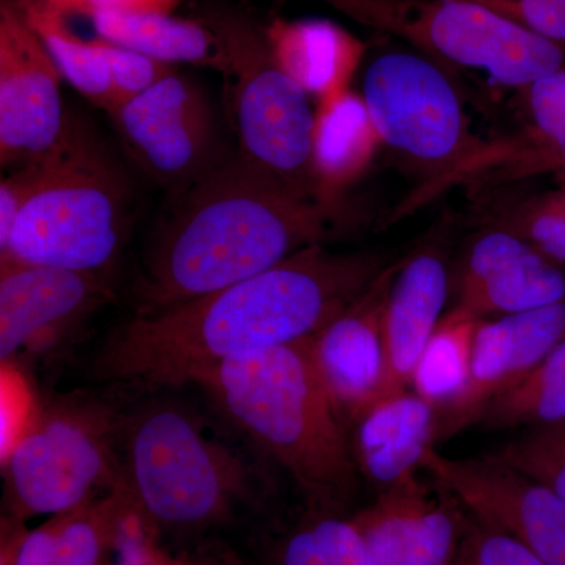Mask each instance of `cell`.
Here are the masks:
<instances>
[{
  "instance_id": "12",
  "label": "cell",
  "mask_w": 565,
  "mask_h": 565,
  "mask_svg": "<svg viewBox=\"0 0 565 565\" xmlns=\"http://www.w3.org/2000/svg\"><path fill=\"white\" fill-rule=\"evenodd\" d=\"M423 470L460 504L522 542L545 565H565V500L493 456L451 459L430 449Z\"/></svg>"
},
{
  "instance_id": "37",
  "label": "cell",
  "mask_w": 565,
  "mask_h": 565,
  "mask_svg": "<svg viewBox=\"0 0 565 565\" xmlns=\"http://www.w3.org/2000/svg\"><path fill=\"white\" fill-rule=\"evenodd\" d=\"M156 534L143 522L136 523L126 535L121 548L120 565H180V559H172L152 542Z\"/></svg>"
},
{
  "instance_id": "24",
  "label": "cell",
  "mask_w": 565,
  "mask_h": 565,
  "mask_svg": "<svg viewBox=\"0 0 565 565\" xmlns=\"http://www.w3.org/2000/svg\"><path fill=\"white\" fill-rule=\"evenodd\" d=\"M565 302V263L533 248L503 273L456 297L455 308L473 318L525 313Z\"/></svg>"
},
{
  "instance_id": "33",
  "label": "cell",
  "mask_w": 565,
  "mask_h": 565,
  "mask_svg": "<svg viewBox=\"0 0 565 565\" xmlns=\"http://www.w3.org/2000/svg\"><path fill=\"white\" fill-rule=\"evenodd\" d=\"M102 46L107 68H109L111 90H114L115 106L111 110L132 102L141 93L150 90L152 85L177 70L174 66L163 65L161 62L152 61L139 52L126 50L110 41L102 39Z\"/></svg>"
},
{
  "instance_id": "11",
  "label": "cell",
  "mask_w": 565,
  "mask_h": 565,
  "mask_svg": "<svg viewBox=\"0 0 565 565\" xmlns=\"http://www.w3.org/2000/svg\"><path fill=\"white\" fill-rule=\"evenodd\" d=\"M63 76L17 0H0V166L21 169L62 147L73 120Z\"/></svg>"
},
{
  "instance_id": "2",
  "label": "cell",
  "mask_w": 565,
  "mask_h": 565,
  "mask_svg": "<svg viewBox=\"0 0 565 565\" xmlns=\"http://www.w3.org/2000/svg\"><path fill=\"white\" fill-rule=\"evenodd\" d=\"M337 210L303 200L253 170L223 159L182 193L151 245L136 313L159 310L247 280L322 244Z\"/></svg>"
},
{
  "instance_id": "19",
  "label": "cell",
  "mask_w": 565,
  "mask_h": 565,
  "mask_svg": "<svg viewBox=\"0 0 565 565\" xmlns=\"http://www.w3.org/2000/svg\"><path fill=\"white\" fill-rule=\"evenodd\" d=\"M137 515L126 489L115 490L14 535L2 565H107Z\"/></svg>"
},
{
  "instance_id": "23",
  "label": "cell",
  "mask_w": 565,
  "mask_h": 565,
  "mask_svg": "<svg viewBox=\"0 0 565 565\" xmlns=\"http://www.w3.org/2000/svg\"><path fill=\"white\" fill-rule=\"evenodd\" d=\"M17 3L51 52L63 79L93 106L109 114L115 98L102 39H82L71 25L74 17L63 7L62 0H17Z\"/></svg>"
},
{
  "instance_id": "5",
  "label": "cell",
  "mask_w": 565,
  "mask_h": 565,
  "mask_svg": "<svg viewBox=\"0 0 565 565\" xmlns=\"http://www.w3.org/2000/svg\"><path fill=\"white\" fill-rule=\"evenodd\" d=\"M129 200L120 169L73 121L0 247V263L109 273L128 239Z\"/></svg>"
},
{
  "instance_id": "14",
  "label": "cell",
  "mask_w": 565,
  "mask_h": 565,
  "mask_svg": "<svg viewBox=\"0 0 565 565\" xmlns=\"http://www.w3.org/2000/svg\"><path fill=\"white\" fill-rule=\"evenodd\" d=\"M349 519L381 565H452L467 511L435 479L416 473Z\"/></svg>"
},
{
  "instance_id": "18",
  "label": "cell",
  "mask_w": 565,
  "mask_h": 565,
  "mask_svg": "<svg viewBox=\"0 0 565 565\" xmlns=\"http://www.w3.org/2000/svg\"><path fill=\"white\" fill-rule=\"evenodd\" d=\"M352 430L360 475L381 493L423 470L438 441V412L411 388L375 401Z\"/></svg>"
},
{
  "instance_id": "31",
  "label": "cell",
  "mask_w": 565,
  "mask_h": 565,
  "mask_svg": "<svg viewBox=\"0 0 565 565\" xmlns=\"http://www.w3.org/2000/svg\"><path fill=\"white\" fill-rule=\"evenodd\" d=\"M534 245L503 226L487 225L465 252L455 277L456 296L471 291L503 273L516 259L533 250Z\"/></svg>"
},
{
  "instance_id": "8",
  "label": "cell",
  "mask_w": 565,
  "mask_h": 565,
  "mask_svg": "<svg viewBox=\"0 0 565 565\" xmlns=\"http://www.w3.org/2000/svg\"><path fill=\"white\" fill-rule=\"evenodd\" d=\"M363 99L382 143L427 174L422 204L435 188L471 173L492 145L473 136L455 81L422 52L390 50L367 66Z\"/></svg>"
},
{
  "instance_id": "29",
  "label": "cell",
  "mask_w": 565,
  "mask_h": 565,
  "mask_svg": "<svg viewBox=\"0 0 565 565\" xmlns=\"http://www.w3.org/2000/svg\"><path fill=\"white\" fill-rule=\"evenodd\" d=\"M489 455L565 500V419L526 427Z\"/></svg>"
},
{
  "instance_id": "35",
  "label": "cell",
  "mask_w": 565,
  "mask_h": 565,
  "mask_svg": "<svg viewBox=\"0 0 565 565\" xmlns=\"http://www.w3.org/2000/svg\"><path fill=\"white\" fill-rule=\"evenodd\" d=\"M47 158L13 170L0 182V247L9 241L22 207L39 189L46 173Z\"/></svg>"
},
{
  "instance_id": "30",
  "label": "cell",
  "mask_w": 565,
  "mask_h": 565,
  "mask_svg": "<svg viewBox=\"0 0 565 565\" xmlns=\"http://www.w3.org/2000/svg\"><path fill=\"white\" fill-rule=\"evenodd\" d=\"M523 90L531 117L527 139L546 172L565 173V68L546 74Z\"/></svg>"
},
{
  "instance_id": "22",
  "label": "cell",
  "mask_w": 565,
  "mask_h": 565,
  "mask_svg": "<svg viewBox=\"0 0 565 565\" xmlns=\"http://www.w3.org/2000/svg\"><path fill=\"white\" fill-rule=\"evenodd\" d=\"M381 145L363 96L351 90L316 103L313 167L319 202L337 210L340 196L366 173Z\"/></svg>"
},
{
  "instance_id": "26",
  "label": "cell",
  "mask_w": 565,
  "mask_h": 565,
  "mask_svg": "<svg viewBox=\"0 0 565 565\" xmlns=\"http://www.w3.org/2000/svg\"><path fill=\"white\" fill-rule=\"evenodd\" d=\"M266 565H381L345 515L305 509L278 527L266 550Z\"/></svg>"
},
{
  "instance_id": "32",
  "label": "cell",
  "mask_w": 565,
  "mask_h": 565,
  "mask_svg": "<svg viewBox=\"0 0 565 565\" xmlns=\"http://www.w3.org/2000/svg\"><path fill=\"white\" fill-rule=\"evenodd\" d=\"M452 565L545 564L511 534L482 522L467 511V522Z\"/></svg>"
},
{
  "instance_id": "34",
  "label": "cell",
  "mask_w": 565,
  "mask_h": 565,
  "mask_svg": "<svg viewBox=\"0 0 565 565\" xmlns=\"http://www.w3.org/2000/svg\"><path fill=\"white\" fill-rule=\"evenodd\" d=\"M565 50V0H470Z\"/></svg>"
},
{
  "instance_id": "38",
  "label": "cell",
  "mask_w": 565,
  "mask_h": 565,
  "mask_svg": "<svg viewBox=\"0 0 565 565\" xmlns=\"http://www.w3.org/2000/svg\"><path fill=\"white\" fill-rule=\"evenodd\" d=\"M180 565H244L243 561L221 545L199 546L191 555L182 557Z\"/></svg>"
},
{
  "instance_id": "3",
  "label": "cell",
  "mask_w": 565,
  "mask_h": 565,
  "mask_svg": "<svg viewBox=\"0 0 565 565\" xmlns=\"http://www.w3.org/2000/svg\"><path fill=\"white\" fill-rule=\"evenodd\" d=\"M192 386L263 459L291 478L305 509L351 516L362 475L348 423L316 370L310 338L236 356Z\"/></svg>"
},
{
  "instance_id": "6",
  "label": "cell",
  "mask_w": 565,
  "mask_h": 565,
  "mask_svg": "<svg viewBox=\"0 0 565 565\" xmlns=\"http://www.w3.org/2000/svg\"><path fill=\"white\" fill-rule=\"evenodd\" d=\"M195 17L218 33L232 58L237 154L286 191L319 202L310 95L275 62L264 24L222 0H207Z\"/></svg>"
},
{
  "instance_id": "13",
  "label": "cell",
  "mask_w": 565,
  "mask_h": 565,
  "mask_svg": "<svg viewBox=\"0 0 565 565\" xmlns=\"http://www.w3.org/2000/svg\"><path fill=\"white\" fill-rule=\"evenodd\" d=\"M115 299L109 273L0 263V359L58 348Z\"/></svg>"
},
{
  "instance_id": "36",
  "label": "cell",
  "mask_w": 565,
  "mask_h": 565,
  "mask_svg": "<svg viewBox=\"0 0 565 565\" xmlns=\"http://www.w3.org/2000/svg\"><path fill=\"white\" fill-rule=\"evenodd\" d=\"M73 17L90 18L96 13H174L181 0H62Z\"/></svg>"
},
{
  "instance_id": "16",
  "label": "cell",
  "mask_w": 565,
  "mask_h": 565,
  "mask_svg": "<svg viewBox=\"0 0 565 565\" xmlns=\"http://www.w3.org/2000/svg\"><path fill=\"white\" fill-rule=\"evenodd\" d=\"M565 337V302L481 321L476 332L470 384L438 422V440L479 422L487 407L511 392Z\"/></svg>"
},
{
  "instance_id": "27",
  "label": "cell",
  "mask_w": 565,
  "mask_h": 565,
  "mask_svg": "<svg viewBox=\"0 0 565 565\" xmlns=\"http://www.w3.org/2000/svg\"><path fill=\"white\" fill-rule=\"evenodd\" d=\"M481 419L497 429L565 419V337L525 381L494 399Z\"/></svg>"
},
{
  "instance_id": "25",
  "label": "cell",
  "mask_w": 565,
  "mask_h": 565,
  "mask_svg": "<svg viewBox=\"0 0 565 565\" xmlns=\"http://www.w3.org/2000/svg\"><path fill=\"white\" fill-rule=\"evenodd\" d=\"M479 323L481 319L452 308L438 322L416 364L412 390L437 408L438 422L459 404L470 384Z\"/></svg>"
},
{
  "instance_id": "15",
  "label": "cell",
  "mask_w": 565,
  "mask_h": 565,
  "mask_svg": "<svg viewBox=\"0 0 565 565\" xmlns=\"http://www.w3.org/2000/svg\"><path fill=\"white\" fill-rule=\"evenodd\" d=\"M397 267L390 264L356 302L310 338L316 370L351 426L384 396L388 374L385 305Z\"/></svg>"
},
{
  "instance_id": "10",
  "label": "cell",
  "mask_w": 565,
  "mask_h": 565,
  "mask_svg": "<svg viewBox=\"0 0 565 565\" xmlns=\"http://www.w3.org/2000/svg\"><path fill=\"white\" fill-rule=\"evenodd\" d=\"M107 115L137 166L169 191L184 193L223 161L210 102L177 70Z\"/></svg>"
},
{
  "instance_id": "7",
  "label": "cell",
  "mask_w": 565,
  "mask_h": 565,
  "mask_svg": "<svg viewBox=\"0 0 565 565\" xmlns=\"http://www.w3.org/2000/svg\"><path fill=\"white\" fill-rule=\"evenodd\" d=\"M118 419L120 408L90 397H63L33 411L3 452L11 519L63 514L125 489Z\"/></svg>"
},
{
  "instance_id": "17",
  "label": "cell",
  "mask_w": 565,
  "mask_h": 565,
  "mask_svg": "<svg viewBox=\"0 0 565 565\" xmlns=\"http://www.w3.org/2000/svg\"><path fill=\"white\" fill-rule=\"evenodd\" d=\"M449 286L448 259L438 244L426 245L399 263L385 305L384 396L412 388L419 356L444 318Z\"/></svg>"
},
{
  "instance_id": "1",
  "label": "cell",
  "mask_w": 565,
  "mask_h": 565,
  "mask_svg": "<svg viewBox=\"0 0 565 565\" xmlns=\"http://www.w3.org/2000/svg\"><path fill=\"white\" fill-rule=\"evenodd\" d=\"M388 266L377 253L313 245L247 280L134 315L106 338L88 374L145 393L192 385L236 356L315 337Z\"/></svg>"
},
{
  "instance_id": "4",
  "label": "cell",
  "mask_w": 565,
  "mask_h": 565,
  "mask_svg": "<svg viewBox=\"0 0 565 565\" xmlns=\"http://www.w3.org/2000/svg\"><path fill=\"white\" fill-rule=\"evenodd\" d=\"M117 448L126 492L156 535H202L259 511L269 497L258 459H245L170 397L120 408Z\"/></svg>"
},
{
  "instance_id": "21",
  "label": "cell",
  "mask_w": 565,
  "mask_h": 565,
  "mask_svg": "<svg viewBox=\"0 0 565 565\" xmlns=\"http://www.w3.org/2000/svg\"><path fill=\"white\" fill-rule=\"evenodd\" d=\"M99 39L163 65H191L217 71L232 79L228 50L218 33L199 17L178 18L173 13H96L88 18Z\"/></svg>"
},
{
  "instance_id": "20",
  "label": "cell",
  "mask_w": 565,
  "mask_h": 565,
  "mask_svg": "<svg viewBox=\"0 0 565 565\" xmlns=\"http://www.w3.org/2000/svg\"><path fill=\"white\" fill-rule=\"evenodd\" d=\"M264 35L278 66L316 103L351 92L366 44L329 20L274 18Z\"/></svg>"
},
{
  "instance_id": "9",
  "label": "cell",
  "mask_w": 565,
  "mask_h": 565,
  "mask_svg": "<svg viewBox=\"0 0 565 565\" xmlns=\"http://www.w3.org/2000/svg\"><path fill=\"white\" fill-rule=\"evenodd\" d=\"M364 28L396 36L445 68L482 70L526 88L565 68V50L470 0H322Z\"/></svg>"
},
{
  "instance_id": "28",
  "label": "cell",
  "mask_w": 565,
  "mask_h": 565,
  "mask_svg": "<svg viewBox=\"0 0 565 565\" xmlns=\"http://www.w3.org/2000/svg\"><path fill=\"white\" fill-rule=\"evenodd\" d=\"M489 225L511 230L550 258L565 263V177L553 191L494 207Z\"/></svg>"
}]
</instances>
